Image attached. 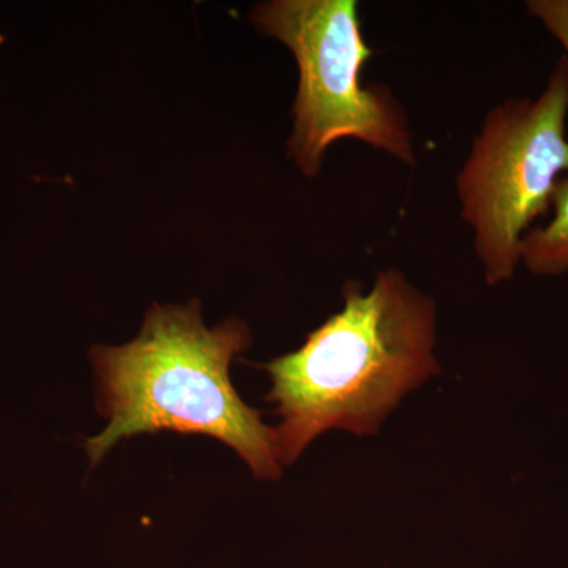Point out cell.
Listing matches in <instances>:
<instances>
[{"label": "cell", "instance_id": "obj_1", "mask_svg": "<svg viewBox=\"0 0 568 568\" xmlns=\"http://www.w3.org/2000/svg\"><path fill=\"white\" fill-rule=\"evenodd\" d=\"M345 305L294 353L261 365L282 466L331 429L376 435L410 390L440 372L435 357L436 306L396 268L379 272L366 293L347 283Z\"/></svg>", "mask_w": 568, "mask_h": 568}, {"label": "cell", "instance_id": "obj_2", "mask_svg": "<svg viewBox=\"0 0 568 568\" xmlns=\"http://www.w3.org/2000/svg\"><path fill=\"white\" fill-rule=\"evenodd\" d=\"M252 345L244 321L205 327L200 301L153 305L140 335L123 346H97V409L108 426L85 440L91 465L121 439L141 433L175 432L222 440L253 476L276 480L282 465L275 428L245 405L231 383V364Z\"/></svg>", "mask_w": 568, "mask_h": 568}, {"label": "cell", "instance_id": "obj_3", "mask_svg": "<svg viewBox=\"0 0 568 568\" xmlns=\"http://www.w3.org/2000/svg\"><path fill=\"white\" fill-rule=\"evenodd\" d=\"M257 31L282 41L298 67L287 156L316 178L335 141L353 138L398 162L416 164L406 110L384 84H364L373 50L357 0H272L250 13Z\"/></svg>", "mask_w": 568, "mask_h": 568}, {"label": "cell", "instance_id": "obj_4", "mask_svg": "<svg viewBox=\"0 0 568 568\" xmlns=\"http://www.w3.org/2000/svg\"><path fill=\"white\" fill-rule=\"evenodd\" d=\"M566 175L568 63L562 55L536 99H510L488 111L455 181L489 286L517 272L523 239L551 211L556 185Z\"/></svg>", "mask_w": 568, "mask_h": 568}, {"label": "cell", "instance_id": "obj_5", "mask_svg": "<svg viewBox=\"0 0 568 568\" xmlns=\"http://www.w3.org/2000/svg\"><path fill=\"white\" fill-rule=\"evenodd\" d=\"M551 212L523 239L521 264L534 275L568 274V175L556 185Z\"/></svg>", "mask_w": 568, "mask_h": 568}, {"label": "cell", "instance_id": "obj_6", "mask_svg": "<svg viewBox=\"0 0 568 568\" xmlns=\"http://www.w3.org/2000/svg\"><path fill=\"white\" fill-rule=\"evenodd\" d=\"M528 13L559 41L568 63V0H530Z\"/></svg>", "mask_w": 568, "mask_h": 568}]
</instances>
